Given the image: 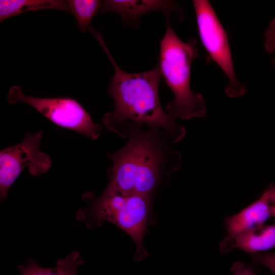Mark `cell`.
<instances>
[{
  "mask_svg": "<svg viewBox=\"0 0 275 275\" xmlns=\"http://www.w3.org/2000/svg\"><path fill=\"white\" fill-rule=\"evenodd\" d=\"M127 139L119 150L108 154L112 167L108 183L124 191L153 198L169 183L182 162L177 143L165 130L126 122L114 132Z\"/></svg>",
  "mask_w": 275,
  "mask_h": 275,
  "instance_id": "cell-1",
  "label": "cell"
},
{
  "mask_svg": "<svg viewBox=\"0 0 275 275\" xmlns=\"http://www.w3.org/2000/svg\"><path fill=\"white\" fill-rule=\"evenodd\" d=\"M89 31L101 46L115 69L108 94L115 102L113 112L106 113L102 122L106 129L114 132L126 122L160 128L167 131L177 143L186 134L185 127L162 108L159 97L161 76L159 65L148 71L131 73L123 70L115 62L102 36L94 28Z\"/></svg>",
  "mask_w": 275,
  "mask_h": 275,
  "instance_id": "cell-2",
  "label": "cell"
},
{
  "mask_svg": "<svg viewBox=\"0 0 275 275\" xmlns=\"http://www.w3.org/2000/svg\"><path fill=\"white\" fill-rule=\"evenodd\" d=\"M81 199L86 205L77 211V220L91 229L101 227L104 222L116 225L134 241L136 260L147 256L143 240L149 223L153 198L124 191L108 183L100 196L87 192Z\"/></svg>",
  "mask_w": 275,
  "mask_h": 275,
  "instance_id": "cell-3",
  "label": "cell"
},
{
  "mask_svg": "<svg viewBox=\"0 0 275 275\" xmlns=\"http://www.w3.org/2000/svg\"><path fill=\"white\" fill-rule=\"evenodd\" d=\"M161 41L158 61L161 75L174 94V99L165 107L174 119L183 120L203 117L206 113L204 97L194 93L190 86L191 64L198 55L196 41L181 40L167 20Z\"/></svg>",
  "mask_w": 275,
  "mask_h": 275,
  "instance_id": "cell-4",
  "label": "cell"
},
{
  "mask_svg": "<svg viewBox=\"0 0 275 275\" xmlns=\"http://www.w3.org/2000/svg\"><path fill=\"white\" fill-rule=\"evenodd\" d=\"M7 99L11 104L19 102L29 104L57 125L93 140H97L102 132V126L95 123L89 113L75 99L34 97L26 95L21 87L13 86L9 90Z\"/></svg>",
  "mask_w": 275,
  "mask_h": 275,
  "instance_id": "cell-5",
  "label": "cell"
},
{
  "mask_svg": "<svg viewBox=\"0 0 275 275\" xmlns=\"http://www.w3.org/2000/svg\"><path fill=\"white\" fill-rule=\"evenodd\" d=\"M193 4L196 12L197 26L202 43L228 79L225 88L231 97L242 95L246 88L237 79L235 73L232 54L227 35L208 1L195 0Z\"/></svg>",
  "mask_w": 275,
  "mask_h": 275,
  "instance_id": "cell-6",
  "label": "cell"
},
{
  "mask_svg": "<svg viewBox=\"0 0 275 275\" xmlns=\"http://www.w3.org/2000/svg\"><path fill=\"white\" fill-rule=\"evenodd\" d=\"M43 131L27 132L18 144L0 152V196L6 199L8 192L26 168L30 174L37 176L46 172L51 167L50 156L40 151Z\"/></svg>",
  "mask_w": 275,
  "mask_h": 275,
  "instance_id": "cell-7",
  "label": "cell"
},
{
  "mask_svg": "<svg viewBox=\"0 0 275 275\" xmlns=\"http://www.w3.org/2000/svg\"><path fill=\"white\" fill-rule=\"evenodd\" d=\"M274 188L275 183H271L257 200L237 214L225 218L227 237L221 243V251L238 235L263 225L272 216L270 198Z\"/></svg>",
  "mask_w": 275,
  "mask_h": 275,
  "instance_id": "cell-8",
  "label": "cell"
},
{
  "mask_svg": "<svg viewBox=\"0 0 275 275\" xmlns=\"http://www.w3.org/2000/svg\"><path fill=\"white\" fill-rule=\"evenodd\" d=\"M177 4L171 1L106 0L101 2L99 13L112 12L119 15L125 22H133L149 12L159 11L167 17L178 11Z\"/></svg>",
  "mask_w": 275,
  "mask_h": 275,
  "instance_id": "cell-9",
  "label": "cell"
},
{
  "mask_svg": "<svg viewBox=\"0 0 275 275\" xmlns=\"http://www.w3.org/2000/svg\"><path fill=\"white\" fill-rule=\"evenodd\" d=\"M275 247V225L255 227L236 237L221 252L237 248L247 253H260Z\"/></svg>",
  "mask_w": 275,
  "mask_h": 275,
  "instance_id": "cell-10",
  "label": "cell"
},
{
  "mask_svg": "<svg viewBox=\"0 0 275 275\" xmlns=\"http://www.w3.org/2000/svg\"><path fill=\"white\" fill-rule=\"evenodd\" d=\"M43 9L61 10L69 14L71 11L67 1L63 0H1L0 22L29 11Z\"/></svg>",
  "mask_w": 275,
  "mask_h": 275,
  "instance_id": "cell-11",
  "label": "cell"
},
{
  "mask_svg": "<svg viewBox=\"0 0 275 275\" xmlns=\"http://www.w3.org/2000/svg\"><path fill=\"white\" fill-rule=\"evenodd\" d=\"M84 263L80 253L73 251L64 258L58 260L56 266L42 267L32 258L27 260L25 265H19L18 269L20 275H77V270Z\"/></svg>",
  "mask_w": 275,
  "mask_h": 275,
  "instance_id": "cell-12",
  "label": "cell"
},
{
  "mask_svg": "<svg viewBox=\"0 0 275 275\" xmlns=\"http://www.w3.org/2000/svg\"><path fill=\"white\" fill-rule=\"evenodd\" d=\"M78 24L79 30L86 32L89 30L90 24L97 11H99L101 1L97 0L67 1Z\"/></svg>",
  "mask_w": 275,
  "mask_h": 275,
  "instance_id": "cell-13",
  "label": "cell"
},
{
  "mask_svg": "<svg viewBox=\"0 0 275 275\" xmlns=\"http://www.w3.org/2000/svg\"><path fill=\"white\" fill-rule=\"evenodd\" d=\"M251 256L254 262L263 265L275 275V253H257Z\"/></svg>",
  "mask_w": 275,
  "mask_h": 275,
  "instance_id": "cell-14",
  "label": "cell"
},
{
  "mask_svg": "<svg viewBox=\"0 0 275 275\" xmlns=\"http://www.w3.org/2000/svg\"><path fill=\"white\" fill-rule=\"evenodd\" d=\"M264 47L269 53L275 52V17L270 22L264 35Z\"/></svg>",
  "mask_w": 275,
  "mask_h": 275,
  "instance_id": "cell-15",
  "label": "cell"
},
{
  "mask_svg": "<svg viewBox=\"0 0 275 275\" xmlns=\"http://www.w3.org/2000/svg\"><path fill=\"white\" fill-rule=\"evenodd\" d=\"M234 275H256L253 268L243 262L237 261L231 268Z\"/></svg>",
  "mask_w": 275,
  "mask_h": 275,
  "instance_id": "cell-16",
  "label": "cell"
},
{
  "mask_svg": "<svg viewBox=\"0 0 275 275\" xmlns=\"http://www.w3.org/2000/svg\"><path fill=\"white\" fill-rule=\"evenodd\" d=\"M270 206L272 216L275 217V188L270 198Z\"/></svg>",
  "mask_w": 275,
  "mask_h": 275,
  "instance_id": "cell-17",
  "label": "cell"
},
{
  "mask_svg": "<svg viewBox=\"0 0 275 275\" xmlns=\"http://www.w3.org/2000/svg\"><path fill=\"white\" fill-rule=\"evenodd\" d=\"M272 62H273V64L275 66V58L273 59Z\"/></svg>",
  "mask_w": 275,
  "mask_h": 275,
  "instance_id": "cell-18",
  "label": "cell"
}]
</instances>
